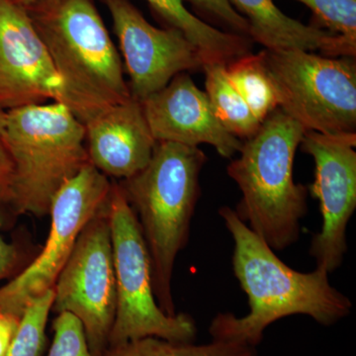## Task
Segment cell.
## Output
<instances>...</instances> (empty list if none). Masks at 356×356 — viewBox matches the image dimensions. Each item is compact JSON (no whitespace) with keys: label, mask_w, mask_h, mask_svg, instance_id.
Masks as SVG:
<instances>
[{"label":"cell","mask_w":356,"mask_h":356,"mask_svg":"<svg viewBox=\"0 0 356 356\" xmlns=\"http://www.w3.org/2000/svg\"><path fill=\"white\" fill-rule=\"evenodd\" d=\"M219 215L233 238V271L247 294L250 313L242 318L218 314L209 325L212 339L257 348L267 327L280 318L306 315L330 327L350 315L353 303L332 286L329 273L321 268L308 273L294 270L235 210L224 206Z\"/></svg>","instance_id":"obj_1"},{"label":"cell","mask_w":356,"mask_h":356,"mask_svg":"<svg viewBox=\"0 0 356 356\" xmlns=\"http://www.w3.org/2000/svg\"><path fill=\"white\" fill-rule=\"evenodd\" d=\"M81 123L130 99L120 55L93 0H40L25 9Z\"/></svg>","instance_id":"obj_2"},{"label":"cell","mask_w":356,"mask_h":356,"mask_svg":"<svg viewBox=\"0 0 356 356\" xmlns=\"http://www.w3.org/2000/svg\"><path fill=\"white\" fill-rule=\"evenodd\" d=\"M207 161L198 147L156 142L146 168L121 180L120 187L139 222L152 264L156 302L177 315L172 298L173 268L186 247L200 188L199 175Z\"/></svg>","instance_id":"obj_3"},{"label":"cell","mask_w":356,"mask_h":356,"mask_svg":"<svg viewBox=\"0 0 356 356\" xmlns=\"http://www.w3.org/2000/svg\"><path fill=\"white\" fill-rule=\"evenodd\" d=\"M306 130L280 108L243 140L240 156L227 172L242 192L236 213L273 250L299 240L300 222L308 212V189L295 184L293 163Z\"/></svg>","instance_id":"obj_4"},{"label":"cell","mask_w":356,"mask_h":356,"mask_svg":"<svg viewBox=\"0 0 356 356\" xmlns=\"http://www.w3.org/2000/svg\"><path fill=\"white\" fill-rule=\"evenodd\" d=\"M6 140L14 165L13 214H49L54 196L90 163L86 127L63 103L6 111Z\"/></svg>","instance_id":"obj_5"},{"label":"cell","mask_w":356,"mask_h":356,"mask_svg":"<svg viewBox=\"0 0 356 356\" xmlns=\"http://www.w3.org/2000/svg\"><path fill=\"white\" fill-rule=\"evenodd\" d=\"M108 216L116 276V315L110 346L156 337L173 343H194L195 320L187 314L170 316L154 296L152 264L137 217L119 184H112Z\"/></svg>","instance_id":"obj_6"},{"label":"cell","mask_w":356,"mask_h":356,"mask_svg":"<svg viewBox=\"0 0 356 356\" xmlns=\"http://www.w3.org/2000/svg\"><path fill=\"white\" fill-rule=\"evenodd\" d=\"M280 108L306 131L356 134V64L301 50L264 51Z\"/></svg>","instance_id":"obj_7"},{"label":"cell","mask_w":356,"mask_h":356,"mask_svg":"<svg viewBox=\"0 0 356 356\" xmlns=\"http://www.w3.org/2000/svg\"><path fill=\"white\" fill-rule=\"evenodd\" d=\"M112 182L88 163L51 200V228L38 257L0 287V311L21 318L28 304L53 289L84 227L108 204Z\"/></svg>","instance_id":"obj_8"},{"label":"cell","mask_w":356,"mask_h":356,"mask_svg":"<svg viewBox=\"0 0 356 356\" xmlns=\"http://www.w3.org/2000/svg\"><path fill=\"white\" fill-rule=\"evenodd\" d=\"M109 200V199H108ZM117 307L116 276L108 204L84 227L54 286L56 313L72 314L83 325L89 350L109 348Z\"/></svg>","instance_id":"obj_9"},{"label":"cell","mask_w":356,"mask_h":356,"mask_svg":"<svg viewBox=\"0 0 356 356\" xmlns=\"http://www.w3.org/2000/svg\"><path fill=\"white\" fill-rule=\"evenodd\" d=\"M300 146L315 161V180L309 191L320 202L323 219L309 254L317 268L332 273L348 252L346 229L356 209V134L306 131Z\"/></svg>","instance_id":"obj_10"},{"label":"cell","mask_w":356,"mask_h":356,"mask_svg":"<svg viewBox=\"0 0 356 356\" xmlns=\"http://www.w3.org/2000/svg\"><path fill=\"white\" fill-rule=\"evenodd\" d=\"M130 76L131 96L142 102L165 88L173 77L203 70L198 49L175 28L154 27L131 0H102Z\"/></svg>","instance_id":"obj_11"},{"label":"cell","mask_w":356,"mask_h":356,"mask_svg":"<svg viewBox=\"0 0 356 356\" xmlns=\"http://www.w3.org/2000/svg\"><path fill=\"white\" fill-rule=\"evenodd\" d=\"M62 100V79L29 14L0 0V109Z\"/></svg>","instance_id":"obj_12"},{"label":"cell","mask_w":356,"mask_h":356,"mask_svg":"<svg viewBox=\"0 0 356 356\" xmlns=\"http://www.w3.org/2000/svg\"><path fill=\"white\" fill-rule=\"evenodd\" d=\"M140 102L156 142L211 145L225 159L233 158L242 147L243 140L222 127L207 95L186 72Z\"/></svg>","instance_id":"obj_13"},{"label":"cell","mask_w":356,"mask_h":356,"mask_svg":"<svg viewBox=\"0 0 356 356\" xmlns=\"http://www.w3.org/2000/svg\"><path fill=\"white\" fill-rule=\"evenodd\" d=\"M89 163L107 177L127 179L146 168L156 140L142 103L131 97L84 124Z\"/></svg>","instance_id":"obj_14"},{"label":"cell","mask_w":356,"mask_h":356,"mask_svg":"<svg viewBox=\"0 0 356 356\" xmlns=\"http://www.w3.org/2000/svg\"><path fill=\"white\" fill-rule=\"evenodd\" d=\"M234 8L247 19L248 37L266 50L321 51L327 57L355 58L356 44L339 35L305 25L287 16L273 0H229Z\"/></svg>","instance_id":"obj_15"},{"label":"cell","mask_w":356,"mask_h":356,"mask_svg":"<svg viewBox=\"0 0 356 356\" xmlns=\"http://www.w3.org/2000/svg\"><path fill=\"white\" fill-rule=\"evenodd\" d=\"M146 1L166 27L181 32L198 49L205 65H227L250 54L252 40L207 24L185 7L184 0Z\"/></svg>","instance_id":"obj_16"},{"label":"cell","mask_w":356,"mask_h":356,"mask_svg":"<svg viewBox=\"0 0 356 356\" xmlns=\"http://www.w3.org/2000/svg\"><path fill=\"white\" fill-rule=\"evenodd\" d=\"M202 70L205 72L206 95L222 127L241 140L254 136L261 122L229 81L225 65L208 64Z\"/></svg>","instance_id":"obj_17"},{"label":"cell","mask_w":356,"mask_h":356,"mask_svg":"<svg viewBox=\"0 0 356 356\" xmlns=\"http://www.w3.org/2000/svg\"><path fill=\"white\" fill-rule=\"evenodd\" d=\"M227 76L259 121L280 108L277 95L264 65V51L247 54L225 65Z\"/></svg>","instance_id":"obj_18"},{"label":"cell","mask_w":356,"mask_h":356,"mask_svg":"<svg viewBox=\"0 0 356 356\" xmlns=\"http://www.w3.org/2000/svg\"><path fill=\"white\" fill-rule=\"evenodd\" d=\"M103 356H257V348L236 341L173 343L156 337L110 346Z\"/></svg>","instance_id":"obj_19"},{"label":"cell","mask_w":356,"mask_h":356,"mask_svg":"<svg viewBox=\"0 0 356 356\" xmlns=\"http://www.w3.org/2000/svg\"><path fill=\"white\" fill-rule=\"evenodd\" d=\"M53 304L54 288L28 304L6 356H41L46 346L47 323Z\"/></svg>","instance_id":"obj_20"},{"label":"cell","mask_w":356,"mask_h":356,"mask_svg":"<svg viewBox=\"0 0 356 356\" xmlns=\"http://www.w3.org/2000/svg\"><path fill=\"white\" fill-rule=\"evenodd\" d=\"M311 9L321 25L356 44V0H297Z\"/></svg>","instance_id":"obj_21"},{"label":"cell","mask_w":356,"mask_h":356,"mask_svg":"<svg viewBox=\"0 0 356 356\" xmlns=\"http://www.w3.org/2000/svg\"><path fill=\"white\" fill-rule=\"evenodd\" d=\"M53 329V343L48 356H95L89 350L83 325L72 314L58 313Z\"/></svg>","instance_id":"obj_22"},{"label":"cell","mask_w":356,"mask_h":356,"mask_svg":"<svg viewBox=\"0 0 356 356\" xmlns=\"http://www.w3.org/2000/svg\"><path fill=\"white\" fill-rule=\"evenodd\" d=\"M210 19L226 27L227 31L248 37L247 19L234 8L229 0H186Z\"/></svg>","instance_id":"obj_23"},{"label":"cell","mask_w":356,"mask_h":356,"mask_svg":"<svg viewBox=\"0 0 356 356\" xmlns=\"http://www.w3.org/2000/svg\"><path fill=\"white\" fill-rule=\"evenodd\" d=\"M14 165L6 140V111L0 109V206L9 208Z\"/></svg>","instance_id":"obj_24"},{"label":"cell","mask_w":356,"mask_h":356,"mask_svg":"<svg viewBox=\"0 0 356 356\" xmlns=\"http://www.w3.org/2000/svg\"><path fill=\"white\" fill-rule=\"evenodd\" d=\"M10 212L8 207L0 206V280L13 275L20 261L19 248L15 243L6 242L1 234Z\"/></svg>","instance_id":"obj_25"},{"label":"cell","mask_w":356,"mask_h":356,"mask_svg":"<svg viewBox=\"0 0 356 356\" xmlns=\"http://www.w3.org/2000/svg\"><path fill=\"white\" fill-rule=\"evenodd\" d=\"M19 322L20 318L17 316L0 311V356H6Z\"/></svg>","instance_id":"obj_26"},{"label":"cell","mask_w":356,"mask_h":356,"mask_svg":"<svg viewBox=\"0 0 356 356\" xmlns=\"http://www.w3.org/2000/svg\"><path fill=\"white\" fill-rule=\"evenodd\" d=\"M9 1L13 2V3L16 4V6L23 7V8L26 9L28 7L33 6V4L36 3V2L40 1V0H9Z\"/></svg>","instance_id":"obj_27"}]
</instances>
